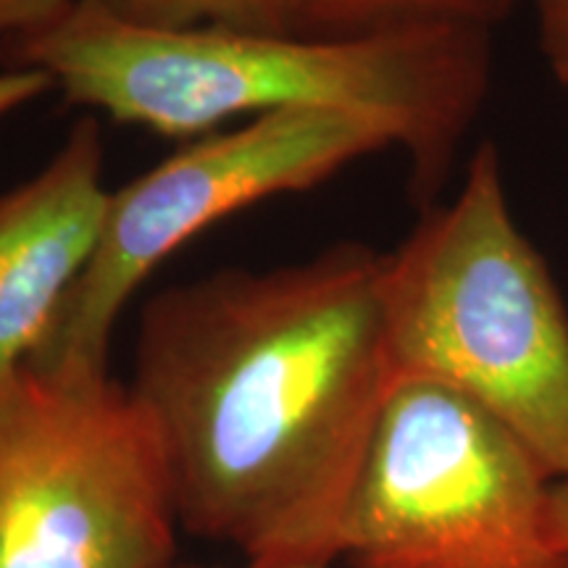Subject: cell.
I'll return each mask as SVG.
<instances>
[{
    "instance_id": "cell-1",
    "label": "cell",
    "mask_w": 568,
    "mask_h": 568,
    "mask_svg": "<svg viewBox=\"0 0 568 568\" xmlns=\"http://www.w3.org/2000/svg\"><path fill=\"white\" fill-rule=\"evenodd\" d=\"M382 274L385 253L339 243L145 303L130 389L161 443L182 529L253 566L335 564L397 385Z\"/></svg>"
},
{
    "instance_id": "cell-2",
    "label": "cell",
    "mask_w": 568,
    "mask_h": 568,
    "mask_svg": "<svg viewBox=\"0 0 568 568\" xmlns=\"http://www.w3.org/2000/svg\"><path fill=\"white\" fill-rule=\"evenodd\" d=\"M9 69H40L71 103L166 138H203L230 119L345 111L393 132L426 209L489 90V32L408 24L324 34L126 24L74 3L38 32L0 45Z\"/></svg>"
},
{
    "instance_id": "cell-3",
    "label": "cell",
    "mask_w": 568,
    "mask_h": 568,
    "mask_svg": "<svg viewBox=\"0 0 568 568\" xmlns=\"http://www.w3.org/2000/svg\"><path fill=\"white\" fill-rule=\"evenodd\" d=\"M382 303L397 382L443 385L485 408L552 479L568 477V311L518 230L493 142L385 253Z\"/></svg>"
},
{
    "instance_id": "cell-4",
    "label": "cell",
    "mask_w": 568,
    "mask_h": 568,
    "mask_svg": "<svg viewBox=\"0 0 568 568\" xmlns=\"http://www.w3.org/2000/svg\"><path fill=\"white\" fill-rule=\"evenodd\" d=\"M556 479L514 432L443 385L400 379L347 503V568H568Z\"/></svg>"
},
{
    "instance_id": "cell-5",
    "label": "cell",
    "mask_w": 568,
    "mask_h": 568,
    "mask_svg": "<svg viewBox=\"0 0 568 568\" xmlns=\"http://www.w3.org/2000/svg\"><path fill=\"white\" fill-rule=\"evenodd\" d=\"M176 529L130 385L27 366L0 382V568H161Z\"/></svg>"
},
{
    "instance_id": "cell-6",
    "label": "cell",
    "mask_w": 568,
    "mask_h": 568,
    "mask_svg": "<svg viewBox=\"0 0 568 568\" xmlns=\"http://www.w3.org/2000/svg\"><path fill=\"white\" fill-rule=\"evenodd\" d=\"M389 145L395 138L385 124L318 109L261 113L237 130L184 142L151 172L111 190L90 264L27 368L109 374L113 326L169 255L234 211L316 187Z\"/></svg>"
},
{
    "instance_id": "cell-7",
    "label": "cell",
    "mask_w": 568,
    "mask_h": 568,
    "mask_svg": "<svg viewBox=\"0 0 568 568\" xmlns=\"http://www.w3.org/2000/svg\"><path fill=\"white\" fill-rule=\"evenodd\" d=\"M111 190L95 119L32 180L0 195V382L27 366L88 268Z\"/></svg>"
},
{
    "instance_id": "cell-8",
    "label": "cell",
    "mask_w": 568,
    "mask_h": 568,
    "mask_svg": "<svg viewBox=\"0 0 568 568\" xmlns=\"http://www.w3.org/2000/svg\"><path fill=\"white\" fill-rule=\"evenodd\" d=\"M287 32L364 34L408 24H460L493 30L516 9V0H280Z\"/></svg>"
},
{
    "instance_id": "cell-9",
    "label": "cell",
    "mask_w": 568,
    "mask_h": 568,
    "mask_svg": "<svg viewBox=\"0 0 568 568\" xmlns=\"http://www.w3.org/2000/svg\"><path fill=\"white\" fill-rule=\"evenodd\" d=\"M126 24L155 30L234 27V30L287 32L280 0H77Z\"/></svg>"
},
{
    "instance_id": "cell-10",
    "label": "cell",
    "mask_w": 568,
    "mask_h": 568,
    "mask_svg": "<svg viewBox=\"0 0 568 568\" xmlns=\"http://www.w3.org/2000/svg\"><path fill=\"white\" fill-rule=\"evenodd\" d=\"M77 0H0V45L61 19Z\"/></svg>"
},
{
    "instance_id": "cell-11",
    "label": "cell",
    "mask_w": 568,
    "mask_h": 568,
    "mask_svg": "<svg viewBox=\"0 0 568 568\" xmlns=\"http://www.w3.org/2000/svg\"><path fill=\"white\" fill-rule=\"evenodd\" d=\"M539 42L556 80L568 88V0H537Z\"/></svg>"
},
{
    "instance_id": "cell-12",
    "label": "cell",
    "mask_w": 568,
    "mask_h": 568,
    "mask_svg": "<svg viewBox=\"0 0 568 568\" xmlns=\"http://www.w3.org/2000/svg\"><path fill=\"white\" fill-rule=\"evenodd\" d=\"M51 88L53 80L40 69L0 71V119L30 101H38L42 92H48Z\"/></svg>"
},
{
    "instance_id": "cell-13",
    "label": "cell",
    "mask_w": 568,
    "mask_h": 568,
    "mask_svg": "<svg viewBox=\"0 0 568 568\" xmlns=\"http://www.w3.org/2000/svg\"><path fill=\"white\" fill-rule=\"evenodd\" d=\"M552 524L560 542L568 548V477L552 485Z\"/></svg>"
},
{
    "instance_id": "cell-14",
    "label": "cell",
    "mask_w": 568,
    "mask_h": 568,
    "mask_svg": "<svg viewBox=\"0 0 568 568\" xmlns=\"http://www.w3.org/2000/svg\"><path fill=\"white\" fill-rule=\"evenodd\" d=\"M161 568H211V566H195V564H176V560H172V564L161 566ZM245 568H311V566H253V564H245Z\"/></svg>"
}]
</instances>
